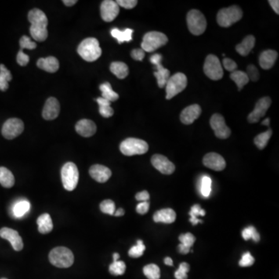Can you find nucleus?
<instances>
[{"label": "nucleus", "instance_id": "obj_48", "mask_svg": "<svg viewBox=\"0 0 279 279\" xmlns=\"http://www.w3.org/2000/svg\"><path fill=\"white\" fill-rule=\"evenodd\" d=\"M246 74H247L249 80H251V81H257L259 80V71H258L256 66H254V65H250V66H247Z\"/></svg>", "mask_w": 279, "mask_h": 279}, {"label": "nucleus", "instance_id": "obj_34", "mask_svg": "<svg viewBox=\"0 0 279 279\" xmlns=\"http://www.w3.org/2000/svg\"><path fill=\"white\" fill-rule=\"evenodd\" d=\"M230 78L237 84L239 91L242 90L243 87L247 85L250 81L245 71H238V70L230 74Z\"/></svg>", "mask_w": 279, "mask_h": 279}, {"label": "nucleus", "instance_id": "obj_60", "mask_svg": "<svg viewBox=\"0 0 279 279\" xmlns=\"http://www.w3.org/2000/svg\"><path fill=\"white\" fill-rule=\"evenodd\" d=\"M119 258H120V255L118 253H114L113 254V262H117V261H119Z\"/></svg>", "mask_w": 279, "mask_h": 279}, {"label": "nucleus", "instance_id": "obj_61", "mask_svg": "<svg viewBox=\"0 0 279 279\" xmlns=\"http://www.w3.org/2000/svg\"><path fill=\"white\" fill-rule=\"evenodd\" d=\"M5 279V278H2V279Z\"/></svg>", "mask_w": 279, "mask_h": 279}, {"label": "nucleus", "instance_id": "obj_56", "mask_svg": "<svg viewBox=\"0 0 279 279\" xmlns=\"http://www.w3.org/2000/svg\"><path fill=\"white\" fill-rule=\"evenodd\" d=\"M77 2L78 1H76V0H65L63 1V3L67 6H72L74 4L77 3Z\"/></svg>", "mask_w": 279, "mask_h": 279}, {"label": "nucleus", "instance_id": "obj_13", "mask_svg": "<svg viewBox=\"0 0 279 279\" xmlns=\"http://www.w3.org/2000/svg\"><path fill=\"white\" fill-rule=\"evenodd\" d=\"M210 126L215 136L219 139H226L231 135V131L225 123V119L219 113L213 114L210 119Z\"/></svg>", "mask_w": 279, "mask_h": 279}, {"label": "nucleus", "instance_id": "obj_50", "mask_svg": "<svg viewBox=\"0 0 279 279\" xmlns=\"http://www.w3.org/2000/svg\"><path fill=\"white\" fill-rule=\"evenodd\" d=\"M16 61H17L18 64L20 65V66H27L30 62V57L27 54H25L23 52V50H20L19 53L17 54V56H16Z\"/></svg>", "mask_w": 279, "mask_h": 279}, {"label": "nucleus", "instance_id": "obj_54", "mask_svg": "<svg viewBox=\"0 0 279 279\" xmlns=\"http://www.w3.org/2000/svg\"><path fill=\"white\" fill-rule=\"evenodd\" d=\"M136 200L139 202H148V200H150V195H149L148 192L144 190L136 195Z\"/></svg>", "mask_w": 279, "mask_h": 279}, {"label": "nucleus", "instance_id": "obj_41", "mask_svg": "<svg viewBox=\"0 0 279 279\" xmlns=\"http://www.w3.org/2000/svg\"><path fill=\"white\" fill-rule=\"evenodd\" d=\"M126 264L122 261H117V262H113V264L110 265L109 268L110 274L113 276H122L126 272Z\"/></svg>", "mask_w": 279, "mask_h": 279}, {"label": "nucleus", "instance_id": "obj_32", "mask_svg": "<svg viewBox=\"0 0 279 279\" xmlns=\"http://www.w3.org/2000/svg\"><path fill=\"white\" fill-rule=\"evenodd\" d=\"M30 209V202L27 200H20L16 202L12 207V213L15 217L21 218L29 212Z\"/></svg>", "mask_w": 279, "mask_h": 279}, {"label": "nucleus", "instance_id": "obj_7", "mask_svg": "<svg viewBox=\"0 0 279 279\" xmlns=\"http://www.w3.org/2000/svg\"><path fill=\"white\" fill-rule=\"evenodd\" d=\"M167 36L163 33L151 31L143 36L141 49L144 52H154L168 43Z\"/></svg>", "mask_w": 279, "mask_h": 279}, {"label": "nucleus", "instance_id": "obj_42", "mask_svg": "<svg viewBox=\"0 0 279 279\" xmlns=\"http://www.w3.org/2000/svg\"><path fill=\"white\" fill-rule=\"evenodd\" d=\"M243 238L245 240L252 239L255 243L259 242L260 234L258 233V230L255 229L254 226H250L244 229L242 231Z\"/></svg>", "mask_w": 279, "mask_h": 279}, {"label": "nucleus", "instance_id": "obj_22", "mask_svg": "<svg viewBox=\"0 0 279 279\" xmlns=\"http://www.w3.org/2000/svg\"><path fill=\"white\" fill-rule=\"evenodd\" d=\"M96 125L90 120H81L75 126L76 132L84 138H89L96 134Z\"/></svg>", "mask_w": 279, "mask_h": 279}, {"label": "nucleus", "instance_id": "obj_49", "mask_svg": "<svg viewBox=\"0 0 279 279\" xmlns=\"http://www.w3.org/2000/svg\"><path fill=\"white\" fill-rule=\"evenodd\" d=\"M223 66L225 68L226 71H230V72H233V71H237V65L234 61L232 60V59H226L223 60Z\"/></svg>", "mask_w": 279, "mask_h": 279}, {"label": "nucleus", "instance_id": "obj_11", "mask_svg": "<svg viewBox=\"0 0 279 279\" xmlns=\"http://www.w3.org/2000/svg\"><path fill=\"white\" fill-rule=\"evenodd\" d=\"M24 130V124L20 119H9L2 126V135L5 139L12 140L20 136Z\"/></svg>", "mask_w": 279, "mask_h": 279}, {"label": "nucleus", "instance_id": "obj_58", "mask_svg": "<svg viewBox=\"0 0 279 279\" xmlns=\"http://www.w3.org/2000/svg\"><path fill=\"white\" fill-rule=\"evenodd\" d=\"M164 263H165V265H168V266H172L173 265V261H172V258L167 257V258H164Z\"/></svg>", "mask_w": 279, "mask_h": 279}, {"label": "nucleus", "instance_id": "obj_18", "mask_svg": "<svg viewBox=\"0 0 279 279\" xmlns=\"http://www.w3.org/2000/svg\"><path fill=\"white\" fill-rule=\"evenodd\" d=\"M203 161L206 167L216 172L223 171L226 168V161L224 158L220 154L214 152L206 154Z\"/></svg>", "mask_w": 279, "mask_h": 279}, {"label": "nucleus", "instance_id": "obj_19", "mask_svg": "<svg viewBox=\"0 0 279 279\" xmlns=\"http://www.w3.org/2000/svg\"><path fill=\"white\" fill-rule=\"evenodd\" d=\"M202 109L200 105L193 104L188 106L181 113V122L186 125H190L200 117Z\"/></svg>", "mask_w": 279, "mask_h": 279}, {"label": "nucleus", "instance_id": "obj_36", "mask_svg": "<svg viewBox=\"0 0 279 279\" xmlns=\"http://www.w3.org/2000/svg\"><path fill=\"white\" fill-rule=\"evenodd\" d=\"M102 92V97L107 99L110 102H115L119 99V95L114 92L112 88L111 85L109 82H105L99 86Z\"/></svg>", "mask_w": 279, "mask_h": 279}, {"label": "nucleus", "instance_id": "obj_8", "mask_svg": "<svg viewBox=\"0 0 279 279\" xmlns=\"http://www.w3.org/2000/svg\"><path fill=\"white\" fill-rule=\"evenodd\" d=\"M62 180L63 186L67 191H73L78 185V170L75 164L72 162H68L62 168Z\"/></svg>", "mask_w": 279, "mask_h": 279}, {"label": "nucleus", "instance_id": "obj_38", "mask_svg": "<svg viewBox=\"0 0 279 279\" xmlns=\"http://www.w3.org/2000/svg\"><path fill=\"white\" fill-rule=\"evenodd\" d=\"M272 135V131L271 129H269L267 131L258 135L255 138V143L257 147H258V148H259L260 150L265 149L266 146H267Z\"/></svg>", "mask_w": 279, "mask_h": 279}, {"label": "nucleus", "instance_id": "obj_23", "mask_svg": "<svg viewBox=\"0 0 279 279\" xmlns=\"http://www.w3.org/2000/svg\"><path fill=\"white\" fill-rule=\"evenodd\" d=\"M279 54L274 50H267L262 52L259 57V64L262 69L269 70L274 66Z\"/></svg>", "mask_w": 279, "mask_h": 279}, {"label": "nucleus", "instance_id": "obj_55", "mask_svg": "<svg viewBox=\"0 0 279 279\" xmlns=\"http://www.w3.org/2000/svg\"><path fill=\"white\" fill-rule=\"evenodd\" d=\"M271 6L274 9L275 12L279 14V0H270L269 1Z\"/></svg>", "mask_w": 279, "mask_h": 279}, {"label": "nucleus", "instance_id": "obj_31", "mask_svg": "<svg viewBox=\"0 0 279 279\" xmlns=\"http://www.w3.org/2000/svg\"><path fill=\"white\" fill-rule=\"evenodd\" d=\"M134 30L132 29H126L124 30H120L117 28H113L111 30L112 37H114L118 41L119 44L124 42H130L132 40V34Z\"/></svg>", "mask_w": 279, "mask_h": 279}, {"label": "nucleus", "instance_id": "obj_40", "mask_svg": "<svg viewBox=\"0 0 279 279\" xmlns=\"http://www.w3.org/2000/svg\"><path fill=\"white\" fill-rule=\"evenodd\" d=\"M143 274L148 279H160L161 272L157 265L154 264H150L143 268Z\"/></svg>", "mask_w": 279, "mask_h": 279}, {"label": "nucleus", "instance_id": "obj_16", "mask_svg": "<svg viewBox=\"0 0 279 279\" xmlns=\"http://www.w3.org/2000/svg\"><path fill=\"white\" fill-rule=\"evenodd\" d=\"M101 16L105 22H112L115 20L120 12V6L115 1L105 0L101 4Z\"/></svg>", "mask_w": 279, "mask_h": 279}, {"label": "nucleus", "instance_id": "obj_9", "mask_svg": "<svg viewBox=\"0 0 279 279\" xmlns=\"http://www.w3.org/2000/svg\"><path fill=\"white\" fill-rule=\"evenodd\" d=\"M188 84L187 77L183 73L178 72L168 78L165 85L166 99H171L186 88Z\"/></svg>", "mask_w": 279, "mask_h": 279}, {"label": "nucleus", "instance_id": "obj_39", "mask_svg": "<svg viewBox=\"0 0 279 279\" xmlns=\"http://www.w3.org/2000/svg\"><path fill=\"white\" fill-rule=\"evenodd\" d=\"M189 215H190V222H191L192 224L196 225L198 224L199 223H203V221L199 219V215H201V216H204L206 215V211L202 209L198 204H196V205L193 206L191 208V210L189 212Z\"/></svg>", "mask_w": 279, "mask_h": 279}, {"label": "nucleus", "instance_id": "obj_20", "mask_svg": "<svg viewBox=\"0 0 279 279\" xmlns=\"http://www.w3.org/2000/svg\"><path fill=\"white\" fill-rule=\"evenodd\" d=\"M60 113V104L58 99L54 97L49 98L46 101L43 110L42 116L46 120H52L59 117Z\"/></svg>", "mask_w": 279, "mask_h": 279}, {"label": "nucleus", "instance_id": "obj_14", "mask_svg": "<svg viewBox=\"0 0 279 279\" xmlns=\"http://www.w3.org/2000/svg\"><path fill=\"white\" fill-rule=\"evenodd\" d=\"M271 105H272V99L268 96L260 99L255 105L254 110L250 113L248 117H247L248 122L251 123V124L258 123L262 117H265Z\"/></svg>", "mask_w": 279, "mask_h": 279}, {"label": "nucleus", "instance_id": "obj_57", "mask_svg": "<svg viewBox=\"0 0 279 279\" xmlns=\"http://www.w3.org/2000/svg\"><path fill=\"white\" fill-rule=\"evenodd\" d=\"M124 214H125V211L124 210V209L120 208L117 211H115V213L113 215H115V216H123Z\"/></svg>", "mask_w": 279, "mask_h": 279}, {"label": "nucleus", "instance_id": "obj_2", "mask_svg": "<svg viewBox=\"0 0 279 279\" xmlns=\"http://www.w3.org/2000/svg\"><path fill=\"white\" fill-rule=\"evenodd\" d=\"M78 53L84 60L92 62L102 55V49L97 39L89 37L81 41L78 48Z\"/></svg>", "mask_w": 279, "mask_h": 279}, {"label": "nucleus", "instance_id": "obj_24", "mask_svg": "<svg viewBox=\"0 0 279 279\" xmlns=\"http://www.w3.org/2000/svg\"><path fill=\"white\" fill-rule=\"evenodd\" d=\"M153 219L155 223H164L169 224V223L175 222L176 219V213L172 209H162L154 214Z\"/></svg>", "mask_w": 279, "mask_h": 279}, {"label": "nucleus", "instance_id": "obj_27", "mask_svg": "<svg viewBox=\"0 0 279 279\" xmlns=\"http://www.w3.org/2000/svg\"><path fill=\"white\" fill-rule=\"evenodd\" d=\"M255 45V37L252 35H248L243 40L242 42L236 46L237 53L241 56H247L252 51Z\"/></svg>", "mask_w": 279, "mask_h": 279}, {"label": "nucleus", "instance_id": "obj_17", "mask_svg": "<svg viewBox=\"0 0 279 279\" xmlns=\"http://www.w3.org/2000/svg\"><path fill=\"white\" fill-rule=\"evenodd\" d=\"M0 237L8 240L16 251H20L23 248V242L21 237L16 230L10 228L3 227L0 230Z\"/></svg>", "mask_w": 279, "mask_h": 279}, {"label": "nucleus", "instance_id": "obj_45", "mask_svg": "<svg viewBox=\"0 0 279 279\" xmlns=\"http://www.w3.org/2000/svg\"><path fill=\"white\" fill-rule=\"evenodd\" d=\"M190 266L186 262L181 264L179 269L175 272V277L176 279H187L188 272H189Z\"/></svg>", "mask_w": 279, "mask_h": 279}, {"label": "nucleus", "instance_id": "obj_44", "mask_svg": "<svg viewBox=\"0 0 279 279\" xmlns=\"http://www.w3.org/2000/svg\"><path fill=\"white\" fill-rule=\"evenodd\" d=\"M100 210L105 214L113 215L115 213L116 206L114 202L110 200H104L100 204Z\"/></svg>", "mask_w": 279, "mask_h": 279}, {"label": "nucleus", "instance_id": "obj_29", "mask_svg": "<svg viewBox=\"0 0 279 279\" xmlns=\"http://www.w3.org/2000/svg\"><path fill=\"white\" fill-rule=\"evenodd\" d=\"M110 71L120 79H124L129 74L128 66L121 62H114L110 65Z\"/></svg>", "mask_w": 279, "mask_h": 279}, {"label": "nucleus", "instance_id": "obj_51", "mask_svg": "<svg viewBox=\"0 0 279 279\" xmlns=\"http://www.w3.org/2000/svg\"><path fill=\"white\" fill-rule=\"evenodd\" d=\"M137 0H118L117 3L119 6L125 8V9H131L135 8L138 4Z\"/></svg>", "mask_w": 279, "mask_h": 279}, {"label": "nucleus", "instance_id": "obj_35", "mask_svg": "<svg viewBox=\"0 0 279 279\" xmlns=\"http://www.w3.org/2000/svg\"><path fill=\"white\" fill-rule=\"evenodd\" d=\"M10 71L5 67L4 65H0V90H7L9 88V81L12 80Z\"/></svg>", "mask_w": 279, "mask_h": 279}, {"label": "nucleus", "instance_id": "obj_3", "mask_svg": "<svg viewBox=\"0 0 279 279\" xmlns=\"http://www.w3.org/2000/svg\"><path fill=\"white\" fill-rule=\"evenodd\" d=\"M74 255L66 247H55L49 254V261L52 265L60 269L71 267L74 263Z\"/></svg>", "mask_w": 279, "mask_h": 279}, {"label": "nucleus", "instance_id": "obj_1", "mask_svg": "<svg viewBox=\"0 0 279 279\" xmlns=\"http://www.w3.org/2000/svg\"><path fill=\"white\" fill-rule=\"evenodd\" d=\"M28 20L31 23L30 32L33 39L44 41L48 38V20L46 15L39 9H34L29 12Z\"/></svg>", "mask_w": 279, "mask_h": 279}, {"label": "nucleus", "instance_id": "obj_12", "mask_svg": "<svg viewBox=\"0 0 279 279\" xmlns=\"http://www.w3.org/2000/svg\"><path fill=\"white\" fill-rule=\"evenodd\" d=\"M162 56L159 54H155L150 57V62L157 68V71L154 73L155 78H157V85L159 88H164L166 85L168 78H170V71L168 69L163 67L161 65Z\"/></svg>", "mask_w": 279, "mask_h": 279}, {"label": "nucleus", "instance_id": "obj_52", "mask_svg": "<svg viewBox=\"0 0 279 279\" xmlns=\"http://www.w3.org/2000/svg\"><path fill=\"white\" fill-rule=\"evenodd\" d=\"M149 208H150L149 202H141L137 206L136 210L138 213L140 214V215H144L148 212Z\"/></svg>", "mask_w": 279, "mask_h": 279}, {"label": "nucleus", "instance_id": "obj_28", "mask_svg": "<svg viewBox=\"0 0 279 279\" xmlns=\"http://www.w3.org/2000/svg\"><path fill=\"white\" fill-rule=\"evenodd\" d=\"M38 231L42 234H47L53 230V222L52 217L48 213L40 215L37 220Z\"/></svg>", "mask_w": 279, "mask_h": 279}, {"label": "nucleus", "instance_id": "obj_25", "mask_svg": "<svg viewBox=\"0 0 279 279\" xmlns=\"http://www.w3.org/2000/svg\"><path fill=\"white\" fill-rule=\"evenodd\" d=\"M37 67L50 73L56 72L59 69V62L55 57L40 59L37 62Z\"/></svg>", "mask_w": 279, "mask_h": 279}, {"label": "nucleus", "instance_id": "obj_4", "mask_svg": "<svg viewBox=\"0 0 279 279\" xmlns=\"http://www.w3.org/2000/svg\"><path fill=\"white\" fill-rule=\"evenodd\" d=\"M120 151L126 156L140 155L147 153L149 149L147 142L138 138H128L120 143Z\"/></svg>", "mask_w": 279, "mask_h": 279}, {"label": "nucleus", "instance_id": "obj_30", "mask_svg": "<svg viewBox=\"0 0 279 279\" xmlns=\"http://www.w3.org/2000/svg\"><path fill=\"white\" fill-rule=\"evenodd\" d=\"M15 179L12 172L5 167H0V184L4 188H12L14 186Z\"/></svg>", "mask_w": 279, "mask_h": 279}, {"label": "nucleus", "instance_id": "obj_5", "mask_svg": "<svg viewBox=\"0 0 279 279\" xmlns=\"http://www.w3.org/2000/svg\"><path fill=\"white\" fill-rule=\"evenodd\" d=\"M243 12L238 5L223 8L218 12L217 23L222 27H229L242 18Z\"/></svg>", "mask_w": 279, "mask_h": 279}, {"label": "nucleus", "instance_id": "obj_6", "mask_svg": "<svg viewBox=\"0 0 279 279\" xmlns=\"http://www.w3.org/2000/svg\"><path fill=\"white\" fill-rule=\"evenodd\" d=\"M187 24L189 31L193 35H201L207 30V19L198 9H192L188 12Z\"/></svg>", "mask_w": 279, "mask_h": 279}, {"label": "nucleus", "instance_id": "obj_15", "mask_svg": "<svg viewBox=\"0 0 279 279\" xmlns=\"http://www.w3.org/2000/svg\"><path fill=\"white\" fill-rule=\"evenodd\" d=\"M151 164L157 171L164 175H172L175 172V164L170 161L165 156L154 154L151 157Z\"/></svg>", "mask_w": 279, "mask_h": 279}, {"label": "nucleus", "instance_id": "obj_26", "mask_svg": "<svg viewBox=\"0 0 279 279\" xmlns=\"http://www.w3.org/2000/svg\"><path fill=\"white\" fill-rule=\"evenodd\" d=\"M179 239L181 242L178 247L179 252L182 255H187L194 243L196 242V237L193 235V233H186L181 234Z\"/></svg>", "mask_w": 279, "mask_h": 279}, {"label": "nucleus", "instance_id": "obj_37", "mask_svg": "<svg viewBox=\"0 0 279 279\" xmlns=\"http://www.w3.org/2000/svg\"><path fill=\"white\" fill-rule=\"evenodd\" d=\"M200 193L204 198H208L212 191V180L208 175H204L200 181Z\"/></svg>", "mask_w": 279, "mask_h": 279}, {"label": "nucleus", "instance_id": "obj_10", "mask_svg": "<svg viewBox=\"0 0 279 279\" xmlns=\"http://www.w3.org/2000/svg\"><path fill=\"white\" fill-rule=\"evenodd\" d=\"M204 71L209 78L214 81H217L223 78V68L219 59L215 55H209L207 57L204 63Z\"/></svg>", "mask_w": 279, "mask_h": 279}, {"label": "nucleus", "instance_id": "obj_47", "mask_svg": "<svg viewBox=\"0 0 279 279\" xmlns=\"http://www.w3.org/2000/svg\"><path fill=\"white\" fill-rule=\"evenodd\" d=\"M255 260L254 257L250 254V252L244 253L242 258L239 262L240 267H250L255 263Z\"/></svg>", "mask_w": 279, "mask_h": 279}, {"label": "nucleus", "instance_id": "obj_33", "mask_svg": "<svg viewBox=\"0 0 279 279\" xmlns=\"http://www.w3.org/2000/svg\"><path fill=\"white\" fill-rule=\"evenodd\" d=\"M96 101L99 104V111L102 117H105V118H109V117H111L113 115L114 111H113V108L110 106L111 102L103 97L98 98Z\"/></svg>", "mask_w": 279, "mask_h": 279}, {"label": "nucleus", "instance_id": "obj_53", "mask_svg": "<svg viewBox=\"0 0 279 279\" xmlns=\"http://www.w3.org/2000/svg\"><path fill=\"white\" fill-rule=\"evenodd\" d=\"M145 56V52L142 49H135L131 52V57L136 61H143Z\"/></svg>", "mask_w": 279, "mask_h": 279}, {"label": "nucleus", "instance_id": "obj_46", "mask_svg": "<svg viewBox=\"0 0 279 279\" xmlns=\"http://www.w3.org/2000/svg\"><path fill=\"white\" fill-rule=\"evenodd\" d=\"M20 45L21 50H34L37 48V44L31 41L30 37L27 36H23L20 40Z\"/></svg>", "mask_w": 279, "mask_h": 279}, {"label": "nucleus", "instance_id": "obj_43", "mask_svg": "<svg viewBox=\"0 0 279 279\" xmlns=\"http://www.w3.org/2000/svg\"><path fill=\"white\" fill-rule=\"evenodd\" d=\"M146 247L143 244V241L141 240H138L137 242V245L133 246L130 249L128 255L130 257L134 258H140L143 255Z\"/></svg>", "mask_w": 279, "mask_h": 279}, {"label": "nucleus", "instance_id": "obj_59", "mask_svg": "<svg viewBox=\"0 0 279 279\" xmlns=\"http://www.w3.org/2000/svg\"><path fill=\"white\" fill-rule=\"evenodd\" d=\"M270 118H266L265 120H264L263 122L262 123V125L267 126V127H269L270 125Z\"/></svg>", "mask_w": 279, "mask_h": 279}, {"label": "nucleus", "instance_id": "obj_21", "mask_svg": "<svg viewBox=\"0 0 279 279\" xmlns=\"http://www.w3.org/2000/svg\"><path fill=\"white\" fill-rule=\"evenodd\" d=\"M89 174L94 180L99 183H104L110 179L112 175L111 170L102 164H94L89 169Z\"/></svg>", "mask_w": 279, "mask_h": 279}]
</instances>
